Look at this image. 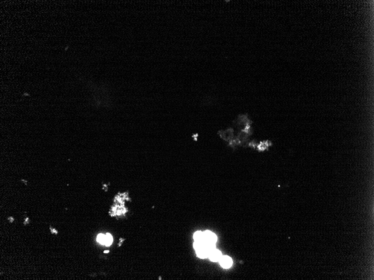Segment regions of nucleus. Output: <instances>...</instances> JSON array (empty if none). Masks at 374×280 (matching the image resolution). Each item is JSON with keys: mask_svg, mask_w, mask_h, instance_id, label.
<instances>
[{"mask_svg": "<svg viewBox=\"0 0 374 280\" xmlns=\"http://www.w3.org/2000/svg\"><path fill=\"white\" fill-rule=\"evenodd\" d=\"M218 134L223 140L227 141L232 140L235 137L234 130L232 128H229L226 130H220L218 132Z\"/></svg>", "mask_w": 374, "mask_h": 280, "instance_id": "f257e3e1", "label": "nucleus"}, {"mask_svg": "<svg viewBox=\"0 0 374 280\" xmlns=\"http://www.w3.org/2000/svg\"><path fill=\"white\" fill-rule=\"evenodd\" d=\"M203 233V237H204V239L203 241H205L207 243H213V244H216L217 238V236L212 232H211L209 230H206Z\"/></svg>", "mask_w": 374, "mask_h": 280, "instance_id": "f03ea898", "label": "nucleus"}, {"mask_svg": "<svg viewBox=\"0 0 374 280\" xmlns=\"http://www.w3.org/2000/svg\"><path fill=\"white\" fill-rule=\"evenodd\" d=\"M237 123L240 127H242L243 129L247 126L252 124V121L248 117V115H240L237 120Z\"/></svg>", "mask_w": 374, "mask_h": 280, "instance_id": "7ed1b4c3", "label": "nucleus"}, {"mask_svg": "<svg viewBox=\"0 0 374 280\" xmlns=\"http://www.w3.org/2000/svg\"><path fill=\"white\" fill-rule=\"evenodd\" d=\"M219 262L220 265L224 268H229L233 265L232 259L227 256H224L221 257Z\"/></svg>", "mask_w": 374, "mask_h": 280, "instance_id": "20e7f679", "label": "nucleus"}, {"mask_svg": "<svg viewBox=\"0 0 374 280\" xmlns=\"http://www.w3.org/2000/svg\"><path fill=\"white\" fill-rule=\"evenodd\" d=\"M222 257V255L221 252L216 249L212 250L208 255L210 259L212 262H218Z\"/></svg>", "mask_w": 374, "mask_h": 280, "instance_id": "39448f33", "label": "nucleus"}, {"mask_svg": "<svg viewBox=\"0 0 374 280\" xmlns=\"http://www.w3.org/2000/svg\"><path fill=\"white\" fill-rule=\"evenodd\" d=\"M272 145V143L269 140H264L258 144L257 149L259 151H265Z\"/></svg>", "mask_w": 374, "mask_h": 280, "instance_id": "423d86ee", "label": "nucleus"}, {"mask_svg": "<svg viewBox=\"0 0 374 280\" xmlns=\"http://www.w3.org/2000/svg\"><path fill=\"white\" fill-rule=\"evenodd\" d=\"M196 253L197 256L199 258H206L207 257H208L209 255V252L205 249H202V250H199L196 251Z\"/></svg>", "mask_w": 374, "mask_h": 280, "instance_id": "0eeeda50", "label": "nucleus"}, {"mask_svg": "<svg viewBox=\"0 0 374 280\" xmlns=\"http://www.w3.org/2000/svg\"><path fill=\"white\" fill-rule=\"evenodd\" d=\"M195 241H202L204 239L203 233L202 232L198 231L195 233L193 236Z\"/></svg>", "mask_w": 374, "mask_h": 280, "instance_id": "6e6552de", "label": "nucleus"}, {"mask_svg": "<svg viewBox=\"0 0 374 280\" xmlns=\"http://www.w3.org/2000/svg\"><path fill=\"white\" fill-rule=\"evenodd\" d=\"M113 242V237L111 235V234L109 233H107L105 235V243L104 244L105 246H109L111 245V244Z\"/></svg>", "mask_w": 374, "mask_h": 280, "instance_id": "1a4fd4ad", "label": "nucleus"}, {"mask_svg": "<svg viewBox=\"0 0 374 280\" xmlns=\"http://www.w3.org/2000/svg\"><path fill=\"white\" fill-rule=\"evenodd\" d=\"M97 240L98 242L101 243L102 244H104L105 243V235L100 234L97 238Z\"/></svg>", "mask_w": 374, "mask_h": 280, "instance_id": "9d476101", "label": "nucleus"}, {"mask_svg": "<svg viewBox=\"0 0 374 280\" xmlns=\"http://www.w3.org/2000/svg\"><path fill=\"white\" fill-rule=\"evenodd\" d=\"M258 144V143L256 140H253V141H251L249 142L247 145H248L249 147H251L256 148H257V147Z\"/></svg>", "mask_w": 374, "mask_h": 280, "instance_id": "9b49d317", "label": "nucleus"}, {"mask_svg": "<svg viewBox=\"0 0 374 280\" xmlns=\"http://www.w3.org/2000/svg\"><path fill=\"white\" fill-rule=\"evenodd\" d=\"M108 252H109V251H108V250H105V251H104V253H108Z\"/></svg>", "mask_w": 374, "mask_h": 280, "instance_id": "f8f14e48", "label": "nucleus"}]
</instances>
